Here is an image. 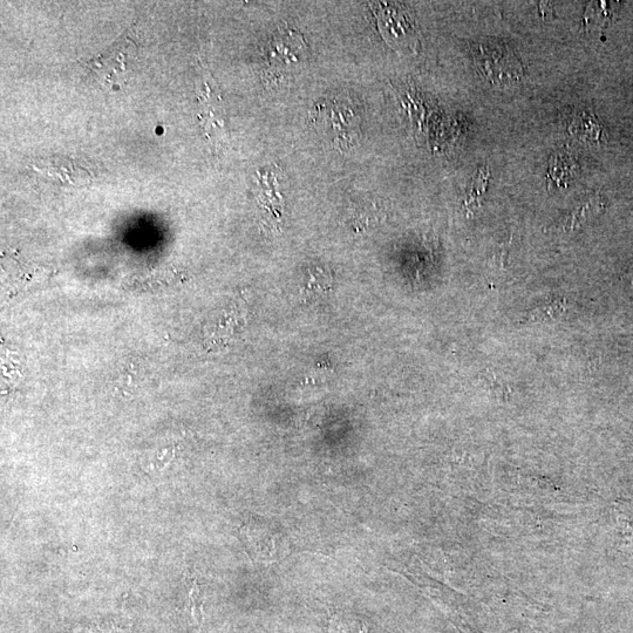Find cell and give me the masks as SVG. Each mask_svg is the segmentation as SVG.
<instances>
[{"label":"cell","mask_w":633,"mask_h":633,"mask_svg":"<svg viewBox=\"0 0 633 633\" xmlns=\"http://www.w3.org/2000/svg\"><path fill=\"white\" fill-rule=\"evenodd\" d=\"M573 159L564 154L551 159L550 176L555 182H564L571 178L575 169Z\"/></svg>","instance_id":"obj_6"},{"label":"cell","mask_w":633,"mask_h":633,"mask_svg":"<svg viewBox=\"0 0 633 633\" xmlns=\"http://www.w3.org/2000/svg\"><path fill=\"white\" fill-rule=\"evenodd\" d=\"M489 176V170L486 167L480 168L474 175L465 200L468 214L480 206L481 196L487 192Z\"/></svg>","instance_id":"obj_4"},{"label":"cell","mask_w":633,"mask_h":633,"mask_svg":"<svg viewBox=\"0 0 633 633\" xmlns=\"http://www.w3.org/2000/svg\"><path fill=\"white\" fill-rule=\"evenodd\" d=\"M602 209V197L598 195L591 197V199L584 202L582 206L576 208L573 213L564 217L561 222V229L563 231H574L577 228L582 227L584 223L594 219L597 214L601 213Z\"/></svg>","instance_id":"obj_3"},{"label":"cell","mask_w":633,"mask_h":633,"mask_svg":"<svg viewBox=\"0 0 633 633\" xmlns=\"http://www.w3.org/2000/svg\"><path fill=\"white\" fill-rule=\"evenodd\" d=\"M566 310V301H564V299H557V301L553 303L544 305L542 308L530 312L528 319L530 322H547L560 317Z\"/></svg>","instance_id":"obj_5"},{"label":"cell","mask_w":633,"mask_h":633,"mask_svg":"<svg viewBox=\"0 0 633 633\" xmlns=\"http://www.w3.org/2000/svg\"><path fill=\"white\" fill-rule=\"evenodd\" d=\"M311 119L324 142L339 151H349L362 138V120L355 102L344 94L317 102Z\"/></svg>","instance_id":"obj_1"},{"label":"cell","mask_w":633,"mask_h":633,"mask_svg":"<svg viewBox=\"0 0 633 633\" xmlns=\"http://www.w3.org/2000/svg\"><path fill=\"white\" fill-rule=\"evenodd\" d=\"M308 57V46L298 32L284 27L269 40L264 51L267 81H278L295 73Z\"/></svg>","instance_id":"obj_2"}]
</instances>
